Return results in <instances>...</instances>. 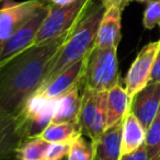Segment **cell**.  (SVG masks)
I'll list each match as a JSON object with an SVG mask.
<instances>
[{
	"label": "cell",
	"mask_w": 160,
	"mask_h": 160,
	"mask_svg": "<svg viewBox=\"0 0 160 160\" xmlns=\"http://www.w3.org/2000/svg\"><path fill=\"white\" fill-rule=\"evenodd\" d=\"M78 123L60 122L52 123L46 127L38 137L43 138L47 142H58V144L70 145L78 136H80Z\"/></svg>",
	"instance_id": "obj_18"
},
{
	"label": "cell",
	"mask_w": 160,
	"mask_h": 160,
	"mask_svg": "<svg viewBox=\"0 0 160 160\" xmlns=\"http://www.w3.org/2000/svg\"><path fill=\"white\" fill-rule=\"evenodd\" d=\"M146 129L131 111L123 120L122 155L132 152L144 145Z\"/></svg>",
	"instance_id": "obj_17"
},
{
	"label": "cell",
	"mask_w": 160,
	"mask_h": 160,
	"mask_svg": "<svg viewBox=\"0 0 160 160\" xmlns=\"http://www.w3.org/2000/svg\"><path fill=\"white\" fill-rule=\"evenodd\" d=\"M69 33L44 44L33 45L0 68V107L3 110L17 115L25 101L41 87Z\"/></svg>",
	"instance_id": "obj_1"
},
{
	"label": "cell",
	"mask_w": 160,
	"mask_h": 160,
	"mask_svg": "<svg viewBox=\"0 0 160 160\" xmlns=\"http://www.w3.org/2000/svg\"><path fill=\"white\" fill-rule=\"evenodd\" d=\"M160 110V82L149 81L131 99L129 111L147 129Z\"/></svg>",
	"instance_id": "obj_10"
},
{
	"label": "cell",
	"mask_w": 160,
	"mask_h": 160,
	"mask_svg": "<svg viewBox=\"0 0 160 160\" xmlns=\"http://www.w3.org/2000/svg\"><path fill=\"white\" fill-rule=\"evenodd\" d=\"M120 83L118 48L94 46L87 56L83 87L108 92Z\"/></svg>",
	"instance_id": "obj_4"
},
{
	"label": "cell",
	"mask_w": 160,
	"mask_h": 160,
	"mask_svg": "<svg viewBox=\"0 0 160 160\" xmlns=\"http://www.w3.org/2000/svg\"><path fill=\"white\" fill-rule=\"evenodd\" d=\"M0 1H2V0H0Z\"/></svg>",
	"instance_id": "obj_30"
},
{
	"label": "cell",
	"mask_w": 160,
	"mask_h": 160,
	"mask_svg": "<svg viewBox=\"0 0 160 160\" xmlns=\"http://www.w3.org/2000/svg\"><path fill=\"white\" fill-rule=\"evenodd\" d=\"M122 122L108 127L94 142L97 160H120L122 156Z\"/></svg>",
	"instance_id": "obj_14"
},
{
	"label": "cell",
	"mask_w": 160,
	"mask_h": 160,
	"mask_svg": "<svg viewBox=\"0 0 160 160\" xmlns=\"http://www.w3.org/2000/svg\"><path fill=\"white\" fill-rule=\"evenodd\" d=\"M68 144H58V142H49L47 147L45 160H64L69 152Z\"/></svg>",
	"instance_id": "obj_23"
},
{
	"label": "cell",
	"mask_w": 160,
	"mask_h": 160,
	"mask_svg": "<svg viewBox=\"0 0 160 160\" xmlns=\"http://www.w3.org/2000/svg\"><path fill=\"white\" fill-rule=\"evenodd\" d=\"M144 146L148 160H160V110L150 126L146 129Z\"/></svg>",
	"instance_id": "obj_20"
},
{
	"label": "cell",
	"mask_w": 160,
	"mask_h": 160,
	"mask_svg": "<svg viewBox=\"0 0 160 160\" xmlns=\"http://www.w3.org/2000/svg\"><path fill=\"white\" fill-rule=\"evenodd\" d=\"M48 144L41 137L28 138L18 148L14 157L19 160H45Z\"/></svg>",
	"instance_id": "obj_19"
},
{
	"label": "cell",
	"mask_w": 160,
	"mask_h": 160,
	"mask_svg": "<svg viewBox=\"0 0 160 160\" xmlns=\"http://www.w3.org/2000/svg\"><path fill=\"white\" fill-rule=\"evenodd\" d=\"M120 160H148L146 148H145V146L142 145V146H140L139 148L132 151V152L122 155Z\"/></svg>",
	"instance_id": "obj_24"
},
{
	"label": "cell",
	"mask_w": 160,
	"mask_h": 160,
	"mask_svg": "<svg viewBox=\"0 0 160 160\" xmlns=\"http://www.w3.org/2000/svg\"><path fill=\"white\" fill-rule=\"evenodd\" d=\"M46 5V0H27L21 2L9 0L0 8V51L25 22Z\"/></svg>",
	"instance_id": "obj_7"
},
{
	"label": "cell",
	"mask_w": 160,
	"mask_h": 160,
	"mask_svg": "<svg viewBox=\"0 0 160 160\" xmlns=\"http://www.w3.org/2000/svg\"><path fill=\"white\" fill-rule=\"evenodd\" d=\"M107 101L108 92L82 88L78 127L81 135L93 142L107 129Z\"/></svg>",
	"instance_id": "obj_5"
},
{
	"label": "cell",
	"mask_w": 160,
	"mask_h": 160,
	"mask_svg": "<svg viewBox=\"0 0 160 160\" xmlns=\"http://www.w3.org/2000/svg\"><path fill=\"white\" fill-rule=\"evenodd\" d=\"M132 1H136V2H139V3H144V2H148L149 0H123V2H122L123 9H124V8L126 7L129 2H132Z\"/></svg>",
	"instance_id": "obj_28"
},
{
	"label": "cell",
	"mask_w": 160,
	"mask_h": 160,
	"mask_svg": "<svg viewBox=\"0 0 160 160\" xmlns=\"http://www.w3.org/2000/svg\"><path fill=\"white\" fill-rule=\"evenodd\" d=\"M144 28L152 30L156 25H160V0H149L144 12Z\"/></svg>",
	"instance_id": "obj_22"
},
{
	"label": "cell",
	"mask_w": 160,
	"mask_h": 160,
	"mask_svg": "<svg viewBox=\"0 0 160 160\" xmlns=\"http://www.w3.org/2000/svg\"><path fill=\"white\" fill-rule=\"evenodd\" d=\"M66 158V160H96V145L85 136H78L70 144Z\"/></svg>",
	"instance_id": "obj_21"
},
{
	"label": "cell",
	"mask_w": 160,
	"mask_h": 160,
	"mask_svg": "<svg viewBox=\"0 0 160 160\" xmlns=\"http://www.w3.org/2000/svg\"><path fill=\"white\" fill-rule=\"evenodd\" d=\"M99 1H100L101 5L104 7V9H108V8L112 7V6H115V5L122 6V2H123V0H99Z\"/></svg>",
	"instance_id": "obj_27"
},
{
	"label": "cell",
	"mask_w": 160,
	"mask_h": 160,
	"mask_svg": "<svg viewBox=\"0 0 160 160\" xmlns=\"http://www.w3.org/2000/svg\"><path fill=\"white\" fill-rule=\"evenodd\" d=\"M25 139L24 128L18 116L0 107V160L14 156Z\"/></svg>",
	"instance_id": "obj_11"
},
{
	"label": "cell",
	"mask_w": 160,
	"mask_h": 160,
	"mask_svg": "<svg viewBox=\"0 0 160 160\" xmlns=\"http://www.w3.org/2000/svg\"><path fill=\"white\" fill-rule=\"evenodd\" d=\"M96 160H97V159H96Z\"/></svg>",
	"instance_id": "obj_31"
},
{
	"label": "cell",
	"mask_w": 160,
	"mask_h": 160,
	"mask_svg": "<svg viewBox=\"0 0 160 160\" xmlns=\"http://www.w3.org/2000/svg\"><path fill=\"white\" fill-rule=\"evenodd\" d=\"M87 57L71 65L62 72L57 75L48 83L40 87L34 93H38L46 99H57L83 80Z\"/></svg>",
	"instance_id": "obj_12"
},
{
	"label": "cell",
	"mask_w": 160,
	"mask_h": 160,
	"mask_svg": "<svg viewBox=\"0 0 160 160\" xmlns=\"http://www.w3.org/2000/svg\"><path fill=\"white\" fill-rule=\"evenodd\" d=\"M123 8L121 5H115L105 9L97 32L96 46L100 48L115 47L118 48L122 38L121 20Z\"/></svg>",
	"instance_id": "obj_13"
},
{
	"label": "cell",
	"mask_w": 160,
	"mask_h": 160,
	"mask_svg": "<svg viewBox=\"0 0 160 160\" xmlns=\"http://www.w3.org/2000/svg\"><path fill=\"white\" fill-rule=\"evenodd\" d=\"M48 5L58 6V7H64V6H69L71 3L76 2L77 0H46Z\"/></svg>",
	"instance_id": "obj_26"
},
{
	"label": "cell",
	"mask_w": 160,
	"mask_h": 160,
	"mask_svg": "<svg viewBox=\"0 0 160 160\" xmlns=\"http://www.w3.org/2000/svg\"><path fill=\"white\" fill-rule=\"evenodd\" d=\"M55 111L56 99H46L38 93L32 94L17 113L23 125L27 139L40 136L52 124Z\"/></svg>",
	"instance_id": "obj_6"
},
{
	"label": "cell",
	"mask_w": 160,
	"mask_h": 160,
	"mask_svg": "<svg viewBox=\"0 0 160 160\" xmlns=\"http://www.w3.org/2000/svg\"><path fill=\"white\" fill-rule=\"evenodd\" d=\"M47 12H48V3L38 10L5 43L0 51V68L25 49L33 46L41 25L47 16Z\"/></svg>",
	"instance_id": "obj_8"
},
{
	"label": "cell",
	"mask_w": 160,
	"mask_h": 160,
	"mask_svg": "<svg viewBox=\"0 0 160 160\" xmlns=\"http://www.w3.org/2000/svg\"><path fill=\"white\" fill-rule=\"evenodd\" d=\"M105 9L101 3L92 5L77 27L69 33L54 57L41 87L48 83L57 75L86 58L96 46L97 32Z\"/></svg>",
	"instance_id": "obj_2"
},
{
	"label": "cell",
	"mask_w": 160,
	"mask_h": 160,
	"mask_svg": "<svg viewBox=\"0 0 160 160\" xmlns=\"http://www.w3.org/2000/svg\"><path fill=\"white\" fill-rule=\"evenodd\" d=\"M93 3V0H77L64 7L48 5V12L41 25L34 45L44 44L68 34L77 27Z\"/></svg>",
	"instance_id": "obj_3"
},
{
	"label": "cell",
	"mask_w": 160,
	"mask_h": 160,
	"mask_svg": "<svg viewBox=\"0 0 160 160\" xmlns=\"http://www.w3.org/2000/svg\"><path fill=\"white\" fill-rule=\"evenodd\" d=\"M131 108V98L121 83L108 91L107 128L122 122Z\"/></svg>",
	"instance_id": "obj_16"
},
{
	"label": "cell",
	"mask_w": 160,
	"mask_h": 160,
	"mask_svg": "<svg viewBox=\"0 0 160 160\" xmlns=\"http://www.w3.org/2000/svg\"><path fill=\"white\" fill-rule=\"evenodd\" d=\"M159 44L160 41H157L145 45L129 67L125 77V89L131 99L150 81L153 60Z\"/></svg>",
	"instance_id": "obj_9"
},
{
	"label": "cell",
	"mask_w": 160,
	"mask_h": 160,
	"mask_svg": "<svg viewBox=\"0 0 160 160\" xmlns=\"http://www.w3.org/2000/svg\"><path fill=\"white\" fill-rule=\"evenodd\" d=\"M150 81L160 82V44L159 47H158L157 54L155 56V60H153L152 70H151V75H150Z\"/></svg>",
	"instance_id": "obj_25"
},
{
	"label": "cell",
	"mask_w": 160,
	"mask_h": 160,
	"mask_svg": "<svg viewBox=\"0 0 160 160\" xmlns=\"http://www.w3.org/2000/svg\"><path fill=\"white\" fill-rule=\"evenodd\" d=\"M6 160H19V159H17L14 156H12V157H10V158H8V159H6Z\"/></svg>",
	"instance_id": "obj_29"
},
{
	"label": "cell",
	"mask_w": 160,
	"mask_h": 160,
	"mask_svg": "<svg viewBox=\"0 0 160 160\" xmlns=\"http://www.w3.org/2000/svg\"><path fill=\"white\" fill-rule=\"evenodd\" d=\"M83 80L68 91L62 93L56 99V111L52 123L60 122H75L78 123L80 105H81V87Z\"/></svg>",
	"instance_id": "obj_15"
}]
</instances>
